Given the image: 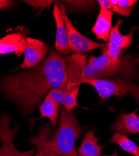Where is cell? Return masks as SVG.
I'll list each match as a JSON object with an SVG mask.
<instances>
[{
	"instance_id": "6da1fadb",
	"label": "cell",
	"mask_w": 139,
	"mask_h": 156,
	"mask_svg": "<svg viewBox=\"0 0 139 156\" xmlns=\"http://www.w3.org/2000/svg\"><path fill=\"white\" fill-rule=\"evenodd\" d=\"M68 82L65 58L52 50L30 69L4 77L0 89L24 115H29L52 89H66Z\"/></svg>"
},
{
	"instance_id": "7a4b0ae2",
	"label": "cell",
	"mask_w": 139,
	"mask_h": 156,
	"mask_svg": "<svg viewBox=\"0 0 139 156\" xmlns=\"http://www.w3.org/2000/svg\"><path fill=\"white\" fill-rule=\"evenodd\" d=\"M103 77L134 80L139 83V55L133 52L125 55L118 64H113L102 51L100 56H90L82 73V80Z\"/></svg>"
},
{
	"instance_id": "3957f363",
	"label": "cell",
	"mask_w": 139,
	"mask_h": 156,
	"mask_svg": "<svg viewBox=\"0 0 139 156\" xmlns=\"http://www.w3.org/2000/svg\"><path fill=\"white\" fill-rule=\"evenodd\" d=\"M84 128L81 126L76 117L61 107L58 127L48 144L59 156H77L75 142L82 135Z\"/></svg>"
},
{
	"instance_id": "277c9868",
	"label": "cell",
	"mask_w": 139,
	"mask_h": 156,
	"mask_svg": "<svg viewBox=\"0 0 139 156\" xmlns=\"http://www.w3.org/2000/svg\"><path fill=\"white\" fill-rule=\"evenodd\" d=\"M82 84L92 86L97 90L101 102L113 96L120 98L124 96L134 98L139 105V83H135L129 79L119 77H103L83 80Z\"/></svg>"
},
{
	"instance_id": "5b68a950",
	"label": "cell",
	"mask_w": 139,
	"mask_h": 156,
	"mask_svg": "<svg viewBox=\"0 0 139 156\" xmlns=\"http://www.w3.org/2000/svg\"><path fill=\"white\" fill-rule=\"evenodd\" d=\"M123 23L122 18H119L115 25L112 28L108 44L102 48V51L107 55L113 64H118L120 60V56L122 51L131 46L132 41L135 31L139 30L137 27H133L128 34H122L120 31V27Z\"/></svg>"
},
{
	"instance_id": "8992f818",
	"label": "cell",
	"mask_w": 139,
	"mask_h": 156,
	"mask_svg": "<svg viewBox=\"0 0 139 156\" xmlns=\"http://www.w3.org/2000/svg\"><path fill=\"white\" fill-rule=\"evenodd\" d=\"M62 12L64 18V23L67 32L68 43L71 52L75 53H84L92 51L99 48H103L105 43H100L95 42L90 39L82 35L77 29L75 28L70 20L67 14V9L61 2H56Z\"/></svg>"
},
{
	"instance_id": "52a82bcc",
	"label": "cell",
	"mask_w": 139,
	"mask_h": 156,
	"mask_svg": "<svg viewBox=\"0 0 139 156\" xmlns=\"http://www.w3.org/2000/svg\"><path fill=\"white\" fill-rule=\"evenodd\" d=\"M11 117L3 113L0 118V140L2 146L0 147V156H34L36 148L33 146L29 151H20L15 147L13 139L18 131V127L11 129L9 126Z\"/></svg>"
},
{
	"instance_id": "ba28073f",
	"label": "cell",
	"mask_w": 139,
	"mask_h": 156,
	"mask_svg": "<svg viewBox=\"0 0 139 156\" xmlns=\"http://www.w3.org/2000/svg\"><path fill=\"white\" fill-rule=\"evenodd\" d=\"M24 51V60L20 66L21 69H31L40 64L46 58L48 46L37 39L27 37Z\"/></svg>"
},
{
	"instance_id": "9c48e42d",
	"label": "cell",
	"mask_w": 139,
	"mask_h": 156,
	"mask_svg": "<svg viewBox=\"0 0 139 156\" xmlns=\"http://www.w3.org/2000/svg\"><path fill=\"white\" fill-rule=\"evenodd\" d=\"M65 59L68 76L66 90H69L82 84V73L88 62V56L84 53H75Z\"/></svg>"
},
{
	"instance_id": "30bf717a",
	"label": "cell",
	"mask_w": 139,
	"mask_h": 156,
	"mask_svg": "<svg viewBox=\"0 0 139 156\" xmlns=\"http://www.w3.org/2000/svg\"><path fill=\"white\" fill-rule=\"evenodd\" d=\"M137 109L126 114L122 110L117 115L115 122L111 126V131L120 134H139V115L137 114Z\"/></svg>"
},
{
	"instance_id": "8fae6325",
	"label": "cell",
	"mask_w": 139,
	"mask_h": 156,
	"mask_svg": "<svg viewBox=\"0 0 139 156\" xmlns=\"http://www.w3.org/2000/svg\"><path fill=\"white\" fill-rule=\"evenodd\" d=\"M53 15L57 26V35L55 44V49L57 53L60 55H68L71 51L67 32L64 23V18L57 3H55L53 5Z\"/></svg>"
},
{
	"instance_id": "7c38bea8",
	"label": "cell",
	"mask_w": 139,
	"mask_h": 156,
	"mask_svg": "<svg viewBox=\"0 0 139 156\" xmlns=\"http://www.w3.org/2000/svg\"><path fill=\"white\" fill-rule=\"evenodd\" d=\"M19 33H13L0 39V55L15 53L20 57L26 47V39Z\"/></svg>"
},
{
	"instance_id": "4fadbf2b",
	"label": "cell",
	"mask_w": 139,
	"mask_h": 156,
	"mask_svg": "<svg viewBox=\"0 0 139 156\" xmlns=\"http://www.w3.org/2000/svg\"><path fill=\"white\" fill-rule=\"evenodd\" d=\"M80 86L67 90L60 88L52 89L46 96L53 99L59 105H61L67 112H71L74 108L80 107L77 102Z\"/></svg>"
},
{
	"instance_id": "5bb4252c",
	"label": "cell",
	"mask_w": 139,
	"mask_h": 156,
	"mask_svg": "<svg viewBox=\"0 0 139 156\" xmlns=\"http://www.w3.org/2000/svg\"><path fill=\"white\" fill-rule=\"evenodd\" d=\"M52 131L49 123H45L39 129L38 135L33 136L30 140V142L36 148L34 156H59L48 144V139Z\"/></svg>"
},
{
	"instance_id": "9a60e30c",
	"label": "cell",
	"mask_w": 139,
	"mask_h": 156,
	"mask_svg": "<svg viewBox=\"0 0 139 156\" xmlns=\"http://www.w3.org/2000/svg\"><path fill=\"white\" fill-rule=\"evenodd\" d=\"M113 12L100 7V12L91 31L96 36L97 40L108 42L112 30Z\"/></svg>"
},
{
	"instance_id": "2e32d148",
	"label": "cell",
	"mask_w": 139,
	"mask_h": 156,
	"mask_svg": "<svg viewBox=\"0 0 139 156\" xmlns=\"http://www.w3.org/2000/svg\"><path fill=\"white\" fill-rule=\"evenodd\" d=\"M100 139L95 136L94 130L87 131L83 139L82 144L77 150L79 156H100L105 146L98 144Z\"/></svg>"
},
{
	"instance_id": "e0dca14e",
	"label": "cell",
	"mask_w": 139,
	"mask_h": 156,
	"mask_svg": "<svg viewBox=\"0 0 139 156\" xmlns=\"http://www.w3.org/2000/svg\"><path fill=\"white\" fill-rule=\"evenodd\" d=\"M60 108V105L57 102L46 96L42 103L38 106L40 117L37 119H41L44 118L49 119L51 121L53 129H54L57 126L59 118Z\"/></svg>"
},
{
	"instance_id": "ac0fdd59",
	"label": "cell",
	"mask_w": 139,
	"mask_h": 156,
	"mask_svg": "<svg viewBox=\"0 0 139 156\" xmlns=\"http://www.w3.org/2000/svg\"><path fill=\"white\" fill-rule=\"evenodd\" d=\"M108 142L119 145L123 151L134 156H139V147L125 134L115 133Z\"/></svg>"
},
{
	"instance_id": "d6986e66",
	"label": "cell",
	"mask_w": 139,
	"mask_h": 156,
	"mask_svg": "<svg viewBox=\"0 0 139 156\" xmlns=\"http://www.w3.org/2000/svg\"><path fill=\"white\" fill-rule=\"evenodd\" d=\"M64 5L65 8H70L72 11H86L94 8L97 3L96 1H64Z\"/></svg>"
},
{
	"instance_id": "ffe728a7",
	"label": "cell",
	"mask_w": 139,
	"mask_h": 156,
	"mask_svg": "<svg viewBox=\"0 0 139 156\" xmlns=\"http://www.w3.org/2000/svg\"><path fill=\"white\" fill-rule=\"evenodd\" d=\"M97 3L100 5V7H103L112 12H116L125 17H129L132 12V8H122L118 5H113L109 0H98Z\"/></svg>"
},
{
	"instance_id": "44dd1931",
	"label": "cell",
	"mask_w": 139,
	"mask_h": 156,
	"mask_svg": "<svg viewBox=\"0 0 139 156\" xmlns=\"http://www.w3.org/2000/svg\"><path fill=\"white\" fill-rule=\"evenodd\" d=\"M28 5L33 6L34 8H41L42 9L45 8H50L54 1H25Z\"/></svg>"
},
{
	"instance_id": "7402d4cb",
	"label": "cell",
	"mask_w": 139,
	"mask_h": 156,
	"mask_svg": "<svg viewBox=\"0 0 139 156\" xmlns=\"http://www.w3.org/2000/svg\"><path fill=\"white\" fill-rule=\"evenodd\" d=\"M137 2V0H119L118 6L122 8H132Z\"/></svg>"
},
{
	"instance_id": "603a6c76",
	"label": "cell",
	"mask_w": 139,
	"mask_h": 156,
	"mask_svg": "<svg viewBox=\"0 0 139 156\" xmlns=\"http://www.w3.org/2000/svg\"><path fill=\"white\" fill-rule=\"evenodd\" d=\"M13 5V2L8 0H0V10L10 8Z\"/></svg>"
},
{
	"instance_id": "cb8c5ba5",
	"label": "cell",
	"mask_w": 139,
	"mask_h": 156,
	"mask_svg": "<svg viewBox=\"0 0 139 156\" xmlns=\"http://www.w3.org/2000/svg\"><path fill=\"white\" fill-rule=\"evenodd\" d=\"M110 3L113 5H118L119 0H110Z\"/></svg>"
},
{
	"instance_id": "d4e9b609",
	"label": "cell",
	"mask_w": 139,
	"mask_h": 156,
	"mask_svg": "<svg viewBox=\"0 0 139 156\" xmlns=\"http://www.w3.org/2000/svg\"><path fill=\"white\" fill-rule=\"evenodd\" d=\"M102 156H119V155H118V153H117V151L115 150V152H113L112 155H102Z\"/></svg>"
}]
</instances>
